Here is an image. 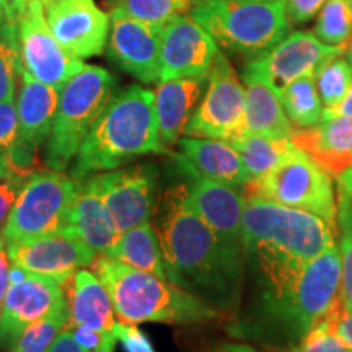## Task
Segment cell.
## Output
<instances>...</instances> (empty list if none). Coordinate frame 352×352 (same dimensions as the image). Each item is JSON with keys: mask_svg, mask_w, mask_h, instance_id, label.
<instances>
[{"mask_svg": "<svg viewBox=\"0 0 352 352\" xmlns=\"http://www.w3.org/2000/svg\"><path fill=\"white\" fill-rule=\"evenodd\" d=\"M63 290L69 305L67 327H87L114 334L118 321L111 297L94 271L74 272L63 283Z\"/></svg>", "mask_w": 352, "mask_h": 352, "instance_id": "21", "label": "cell"}, {"mask_svg": "<svg viewBox=\"0 0 352 352\" xmlns=\"http://www.w3.org/2000/svg\"><path fill=\"white\" fill-rule=\"evenodd\" d=\"M195 0H108L109 10L145 23L164 26L175 16L191 12Z\"/></svg>", "mask_w": 352, "mask_h": 352, "instance_id": "32", "label": "cell"}, {"mask_svg": "<svg viewBox=\"0 0 352 352\" xmlns=\"http://www.w3.org/2000/svg\"><path fill=\"white\" fill-rule=\"evenodd\" d=\"M338 235L316 215L276 202L246 199L241 217V241L246 246H264L302 261H311L329 246Z\"/></svg>", "mask_w": 352, "mask_h": 352, "instance_id": "6", "label": "cell"}, {"mask_svg": "<svg viewBox=\"0 0 352 352\" xmlns=\"http://www.w3.org/2000/svg\"><path fill=\"white\" fill-rule=\"evenodd\" d=\"M252 2H272V0H252Z\"/></svg>", "mask_w": 352, "mask_h": 352, "instance_id": "51", "label": "cell"}, {"mask_svg": "<svg viewBox=\"0 0 352 352\" xmlns=\"http://www.w3.org/2000/svg\"><path fill=\"white\" fill-rule=\"evenodd\" d=\"M315 83L323 108L327 111L338 108L352 87V65L346 57H333L316 72Z\"/></svg>", "mask_w": 352, "mask_h": 352, "instance_id": "34", "label": "cell"}, {"mask_svg": "<svg viewBox=\"0 0 352 352\" xmlns=\"http://www.w3.org/2000/svg\"><path fill=\"white\" fill-rule=\"evenodd\" d=\"M10 2H12V7H13V10H15V15H16V13L23 10L25 3L28 2V0H10Z\"/></svg>", "mask_w": 352, "mask_h": 352, "instance_id": "47", "label": "cell"}, {"mask_svg": "<svg viewBox=\"0 0 352 352\" xmlns=\"http://www.w3.org/2000/svg\"><path fill=\"white\" fill-rule=\"evenodd\" d=\"M21 60L16 34V15L8 13L0 32V103L15 100Z\"/></svg>", "mask_w": 352, "mask_h": 352, "instance_id": "33", "label": "cell"}, {"mask_svg": "<svg viewBox=\"0 0 352 352\" xmlns=\"http://www.w3.org/2000/svg\"><path fill=\"white\" fill-rule=\"evenodd\" d=\"M327 0H285L290 25H303L314 20Z\"/></svg>", "mask_w": 352, "mask_h": 352, "instance_id": "40", "label": "cell"}, {"mask_svg": "<svg viewBox=\"0 0 352 352\" xmlns=\"http://www.w3.org/2000/svg\"><path fill=\"white\" fill-rule=\"evenodd\" d=\"M78 186L80 179L64 171L46 168L33 175L21 186L0 236L10 243L64 230Z\"/></svg>", "mask_w": 352, "mask_h": 352, "instance_id": "8", "label": "cell"}, {"mask_svg": "<svg viewBox=\"0 0 352 352\" xmlns=\"http://www.w3.org/2000/svg\"><path fill=\"white\" fill-rule=\"evenodd\" d=\"M336 178L338 248L341 256V298L352 307V168Z\"/></svg>", "mask_w": 352, "mask_h": 352, "instance_id": "29", "label": "cell"}, {"mask_svg": "<svg viewBox=\"0 0 352 352\" xmlns=\"http://www.w3.org/2000/svg\"><path fill=\"white\" fill-rule=\"evenodd\" d=\"M245 87V134L270 139H290L294 126L285 114L279 95L263 80L243 69Z\"/></svg>", "mask_w": 352, "mask_h": 352, "instance_id": "26", "label": "cell"}, {"mask_svg": "<svg viewBox=\"0 0 352 352\" xmlns=\"http://www.w3.org/2000/svg\"><path fill=\"white\" fill-rule=\"evenodd\" d=\"M246 199L276 202L320 217L338 235V206L333 176L308 153L294 148L277 168L243 188Z\"/></svg>", "mask_w": 352, "mask_h": 352, "instance_id": "7", "label": "cell"}, {"mask_svg": "<svg viewBox=\"0 0 352 352\" xmlns=\"http://www.w3.org/2000/svg\"><path fill=\"white\" fill-rule=\"evenodd\" d=\"M10 266L12 261L7 252V243L0 236V316H2L3 302H6L8 285H10Z\"/></svg>", "mask_w": 352, "mask_h": 352, "instance_id": "42", "label": "cell"}, {"mask_svg": "<svg viewBox=\"0 0 352 352\" xmlns=\"http://www.w3.org/2000/svg\"><path fill=\"white\" fill-rule=\"evenodd\" d=\"M6 178V166H3V162L0 160V182Z\"/></svg>", "mask_w": 352, "mask_h": 352, "instance_id": "49", "label": "cell"}, {"mask_svg": "<svg viewBox=\"0 0 352 352\" xmlns=\"http://www.w3.org/2000/svg\"><path fill=\"white\" fill-rule=\"evenodd\" d=\"M217 352H259L253 347L246 346V344H227L223 347H220Z\"/></svg>", "mask_w": 352, "mask_h": 352, "instance_id": "45", "label": "cell"}, {"mask_svg": "<svg viewBox=\"0 0 352 352\" xmlns=\"http://www.w3.org/2000/svg\"><path fill=\"white\" fill-rule=\"evenodd\" d=\"M10 261L33 274L65 280L74 272L91 266L98 253L69 230L38 239L7 243Z\"/></svg>", "mask_w": 352, "mask_h": 352, "instance_id": "17", "label": "cell"}, {"mask_svg": "<svg viewBox=\"0 0 352 352\" xmlns=\"http://www.w3.org/2000/svg\"><path fill=\"white\" fill-rule=\"evenodd\" d=\"M23 184V182L16 178H3L0 182V233H2L8 214H10L13 204L16 201V196H19Z\"/></svg>", "mask_w": 352, "mask_h": 352, "instance_id": "41", "label": "cell"}, {"mask_svg": "<svg viewBox=\"0 0 352 352\" xmlns=\"http://www.w3.org/2000/svg\"><path fill=\"white\" fill-rule=\"evenodd\" d=\"M346 59L349 60V64L352 65V34H351V38H349V41H347V46H346Z\"/></svg>", "mask_w": 352, "mask_h": 352, "instance_id": "48", "label": "cell"}, {"mask_svg": "<svg viewBox=\"0 0 352 352\" xmlns=\"http://www.w3.org/2000/svg\"><path fill=\"white\" fill-rule=\"evenodd\" d=\"M20 91L16 98L20 139L41 147L46 144L54 121L59 94L57 88L39 82L25 69L20 70Z\"/></svg>", "mask_w": 352, "mask_h": 352, "instance_id": "25", "label": "cell"}, {"mask_svg": "<svg viewBox=\"0 0 352 352\" xmlns=\"http://www.w3.org/2000/svg\"><path fill=\"white\" fill-rule=\"evenodd\" d=\"M16 34L21 69L59 91L85 65L54 38L44 15V3L38 0H28L16 13Z\"/></svg>", "mask_w": 352, "mask_h": 352, "instance_id": "11", "label": "cell"}, {"mask_svg": "<svg viewBox=\"0 0 352 352\" xmlns=\"http://www.w3.org/2000/svg\"><path fill=\"white\" fill-rule=\"evenodd\" d=\"M279 98L289 121L297 129L316 126L323 118L324 108L316 90L315 77H303L292 82L280 91Z\"/></svg>", "mask_w": 352, "mask_h": 352, "instance_id": "30", "label": "cell"}, {"mask_svg": "<svg viewBox=\"0 0 352 352\" xmlns=\"http://www.w3.org/2000/svg\"><path fill=\"white\" fill-rule=\"evenodd\" d=\"M171 157L186 178L189 201L199 217L228 250L245 256L241 241V217L246 204L243 191L201 175L182 153H171Z\"/></svg>", "mask_w": 352, "mask_h": 352, "instance_id": "12", "label": "cell"}, {"mask_svg": "<svg viewBox=\"0 0 352 352\" xmlns=\"http://www.w3.org/2000/svg\"><path fill=\"white\" fill-rule=\"evenodd\" d=\"M344 52V46L324 44L314 32H294L266 54L250 60L245 70L261 77L279 95L298 78L315 77L327 60Z\"/></svg>", "mask_w": 352, "mask_h": 352, "instance_id": "13", "label": "cell"}, {"mask_svg": "<svg viewBox=\"0 0 352 352\" xmlns=\"http://www.w3.org/2000/svg\"><path fill=\"white\" fill-rule=\"evenodd\" d=\"M114 85L111 72L88 64L65 83L46 140L44 165L47 168L64 171L76 160L88 132L111 101Z\"/></svg>", "mask_w": 352, "mask_h": 352, "instance_id": "5", "label": "cell"}, {"mask_svg": "<svg viewBox=\"0 0 352 352\" xmlns=\"http://www.w3.org/2000/svg\"><path fill=\"white\" fill-rule=\"evenodd\" d=\"M315 34L329 46H347L352 34V0H327L316 15Z\"/></svg>", "mask_w": 352, "mask_h": 352, "instance_id": "35", "label": "cell"}, {"mask_svg": "<svg viewBox=\"0 0 352 352\" xmlns=\"http://www.w3.org/2000/svg\"><path fill=\"white\" fill-rule=\"evenodd\" d=\"M241 134H245V87L227 56L219 52L184 135L230 142Z\"/></svg>", "mask_w": 352, "mask_h": 352, "instance_id": "10", "label": "cell"}, {"mask_svg": "<svg viewBox=\"0 0 352 352\" xmlns=\"http://www.w3.org/2000/svg\"><path fill=\"white\" fill-rule=\"evenodd\" d=\"M107 256L132 270L151 272L166 279L162 246L152 222L140 223L122 232Z\"/></svg>", "mask_w": 352, "mask_h": 352, "instance_id": "27", "label": "cell"}, {"mask_svg": "<svg viewBox=\"0 0 352 352\" xmlns=\"http://www.w3.org/2000/svg\"><path fill=\"white\" fill-rule=\"evenodd\" d=\"M320 321L352 351V307L340 297Z\"/></svg>", "mask_w": 352, "mask_h": 352, "instance_id": "38", "label": "cell"}, {"mask_svg": "<svg viewBox=\"0 0 352 352\" xmlns=\"http://www.w3.org/2000/svg\"><path fill=\"white\" fill-rule=\"evenodd\" d=\"M114 334H116V341L121 342L126 352H155L147 334L139 329L138 324L118 321Z\"/></svg>", "mask_w": 352, "mask_h": 352, "instance_id": "39", "label": "cell"}, {"mask_svg": "<svg viewBox=\"0 0 352 352\" xmlns=\"http://www.w3.org/2000/svg\"><path fill=\"white\" fill-rule=\"evenodd\" d=\"M90 270L107 287L116 318L122 323L188 324L220 316L208 302L165 277L132 270L107 254H98Z\"/></svg>", "mask_w": 352, "mask_h": 352, "instance_id": "3", "label": "cell"}, {"mask_svg": "<svg viewBox=\"0 0 352 352\" xmlns=\"http://www.w3.org/2000/svg\"><path fill=\"white\" fill-rule=\"evenodd\" d=\"M44 15L60 46L77 59L103 54L109 38V16L95 0H50Z\"/></svg>", "mask_w": 352, "mask_h": 352, "instance_id": "16", "label": "cell"}, {"mask_svg": "<svg viewBox=\"0 0 352 352\" xmlns=\"http://www.w3.org/2000/svg\"><path fill=\"white\" fill-rule=\"evenodd\" d=\"M20 139L19 113L15 100L0 103V160L3 162Z\"/></svg>", "mask_w": 352, "mask_h": 352, "instance_id": "37", "label": "cell"}, {"mask_svg": "<svg viewBox=\"0 0 352 352\" xmlns=\"http://www.w3.org/2000/svg\"><path fill=\"white\" fill-rule=\"evenodd\" d=\"M336 116H351L352 118V87L349 90V94L346 95V98L341 101V104L338 108L334 109H323V118L321 120H324V118H336Z\"/></svg>", "mask_w": 352, "mask_h": 352, "instance_id": "44", "label": "cell"}, {"mask_svg": "<svg viewBox=\"0 0 352 352\" xmlns=\"http://www.w3.org/2000/svg\"><path fill=\"white\" fill-rule=\"evenodd\" d=\"M8 13H15V12L10 10V8H7V7L2 3V0H0V32H2V26H3V23H6Z\"/></svg>", "mask_w": 352, "mask_h": 352, "instance_id": "46", "label": "cell"}, {"mask_svg": "<svg viewBox=\"0 0 352 352\" xmlns=\"http://www.w3.org/2000/svg\"><path fill=\"white\" fill-rule=\"evenodd\" d=\"M38 2H41V3H46V2H50V0H38Z\"/></svg>", "mask_w": 352, "mask_h": 352, "instance_id": "52", "label": "cell"}, {"mask_svg": "<svg viewBox=\"0 0 352 352\" xmlns=\"http://www.w3.org/2000/svg\"><path fill=\"white\" fill-rule=\"evenodd\" d=\"M65 230L72 232L98 254H107L121 235L90 176L80 179L77 196L69 209Z\"/></svg>", "mask_w": 352, "mask_h": 352, "instance_id": "23", "label": "cell"}, {"mask_svg": "<svg viewBox=\"0 0 352 352\" xmlns=\"http://www.w3.org/2000/svg\"><path fill=\"white\" fill-rule=\"evenodd\" d=\"M64 280L26 271L19 283L8 285L0 316V347L10 351L20 333L65 302Z\"/></svg>", "mask_w": 352, "mask_h": 352, "instance_id": "19", "label": "cell"}, {"mask_svg": "<svg viewBox=\"0 0 352 352\" xmlns=\"http://www.w3.org/2000/svg\"><path fill=\"white\" fill-rule=\"evenodd\" d=\"M179 153L186 158L201 175L228 186L243 188L252 182L240 153L227 140L182 138L178 140Z\"/></svg>", "mask_w": 352, "mask_h": 352, "instance_id": "24", "label": "cell"}, {"mask_svg": "<svg viewBox=\"0 0 352 352\" xmlns=\"http://www.w3.org/2000/svg\"><path fill=\"white\" fill-rule=\"evenodd\" d=\"M50 352H87V351L83 349L76 340H74L70 329L64 328L59 336H57V340L54 341V344H52Z\"/></svg>", "mask_w": 352, "mask_h": 352, "instance_id": "43", "label": "cell"}, {"mask_svg": "<svg viewBox=\"0 0 352 352\" xmlns=\"http://www.w3.org/2000/svg\"><path fill=\"white\" fill-rule=\"evenodd\" d=\"M208 77L171 78L158 83L155 90V113L158 122V134L164 147L178 144L184 135L186 126L192 113L204 95Z\"/></svg>", "mask_w": 352, "mask_h": 352, "instance_id": "22", "label": "cell"}, {"mask_svg": "<svg viewBox=\"0 0 352 352\" xmlns=\"http://www.w3.org/2000/svg\"><path fill=\"white\" fill-rule=\"evenodd\" d=\"M108 56L124 72L142 83L160 78L162 26L109 12Z\"/></svg>", "mask_w": 352, "mask_h": 352, "instance_id": "18", "label": "cell"}, {"mask_svg": "<svg viewBox=\"0 0 352 352\" xmlns=\"http://www.w3.org/2000/svg\"><path fill=\"white\" fill-rule=\"evenodd\" d=\"M219 52L215 39L192 16H175L162 26L158 80L208 77Z\"/></svg>", "mask_w": 352, "mask_h": 352, "instance_id": "15", "label": "cell"}, {"mask_svg": "<svg viewBox=\"0 0 352 352\" xmlns=\"http://www.w3.org/2000/svg\"><path fill=\"white\" fill-rule=\"evenodd\" d=\"M191 16L219 46L240 54H266L290 33L285 0H195Z\"/></svg>", "mask_w": 352, "mask_h": 352, "instance_id": "4", "label": "cell"}, {"mask_svg": "<svg viewBox=\"0 0 352 352\" xmlns=\"http://www.w3.org/2000/svg\"><path fill=\"white\" fill-rule=\"evenodd\" d=\"M294 145L308 153L331 176L352 168V118H324L316 126L292 132Z\"/></svg>", "mask_w": 352, "mask_h": 352, "instance_id": "20", "label": "cell"}, {"mask_svg": "<svg viewBox=\"0 0 352 352\" xmlns=\"http://www.w3.org/2000/svg\"><path fill=\"white\" fill-rule=\"evenodd\" d=\"M2 3H3V6H6L7 8H10V10H13V7H12V2H10V0H2ZM13 12H15V10H13Z\"/></svg>", "mask_w": 352, "mask_h": 352, "instance_id": "50", "label": "cell"}, {"mask_svg": "<svg viewBox=\"0 0 352 352\" xmlns=\"http://www.w3.org/2000/svg\"><path fill=\"white\" fill-rule=\"evenodd\" d=\"M67 321L69 305L65 300L59 307H56L51 314L28 324L13 342L10 352H50Z\"/></svg>", "mask_w": 352, "mask_h": 352, "instance_id": "31", "label": "cell"}, {"mask_svg": "<svg viewBox=\"0 0 352 352\" xmlns=\"http://www.w3.org/2000/svg\"><path fill=\"white\" fill-rule=\"evenodd\" d=\"M341 277L340 248L334 243L307 263L292 292L263 316L302 340L341 297Z\"/></svg>", "mask_w": 352, "mask_h": 352, "instance_id": "9", "label": "cell"}, {"mask_svg": "<svg viewBox=\"0 0 352 352\" xmlns=\"http://www.w3.org/2000/svg\"><path fill=\"white\" fill-rule=\"evenodd\" d=\"M164 254L166 279L219 311H235L241 297L245 256L217 239L189 201L186 182L157 197L152 219Z\"/></svg>", "mask_w": 352, "mask_h": 352, "instance_id": "1", "label": "cell"}, {"mask_svg": "<svg viewBox=\"0 0 352 352\" xmlns=\"http://www.w3.org/2000/svg\"><path fill=\"white\" fill-rule=\"evenodd\" d=\"M100 196L122 233L140 223L151 222L155 208L157 170L151 164L120 166L90 175Z\"/></svg>", "mask_w": 352, "mask_h": 352, "instance_id": "14", "label": "cell"}, {"mask_svg": "<svg viewBox=\"0 0 352 352\" xmlns=\"http://www.w3.org/2000/svg\"><path fill=\"white\" fill-rule=\"evenodd\" d=\"M240 153L250 178L258 179L277 168L296 148L290 139H270L258 134H241L230 140Z\"/></svg>", "mask_w": 352, "mask_h": 352, "instance_id": "28", "label": "cell"}, {"mask_svg": "<svg viewBox=\"0 0 352 352\" xmlns=\"http://www.w3.org/2000/svg\"><path fill=\"white\" fill-rule=\"evenodd\" d=\"M290 352H352L336 334L328 329L323 321H318L314 328L300 340L297 349Z\"/></svg>", "mask_w": 352, "mask_h": 352, "instance_id": "36", "label": "cell"}, {"mask_svg": "<svg viewBox=\"0 0 352 352\" xmlns=\"http://www.w3.org/2000/svg\"><path fill=\"white\" fill-rule=\"evenodd\" d=\"M148 153H168L158 134L155 95L131 85L113 96L78 148L70 176L85 179Z\"/></svg>", "mask_w": 352, "mask_h": 352, "instance_id": "2", "label": "cell"}]
</instances>
